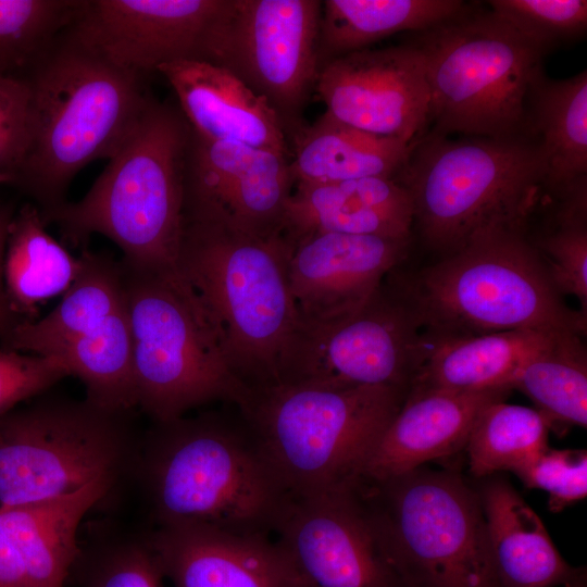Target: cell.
Wrapping results in <instances>:
<instances>
[{"label": "cell", "mask_w": 587, "mask_h": 587, "mask_svg": "<svg viewBox=\"0 0 587 587\" xmlns=\"http://www.w3.org/2000/svg\"><path fill=\"white\" fill-rule=\"evenodd\" d=\"M21 76L33 92L34 135L13 182L45 216L67 202L87 164L115 155L153 98L146 76L114 66L67 27Z\"/></svg>", "instance_id": "cell-2"}, {"label": "cell", "mask_w": 587, "mask_h": 587, "mask_svg": "<svg viewBox=\"0 0 587 587\" xmlns=\"http://www.w3.org/2000/svg\"><path fill=\"white\" fill-rule=\"evenodd\" d=\"M409 43L425 60L433 134L534 136L527 98L547 53L491 10L470 5L455 17L415 33Z\"/></svg>", "instance_id": "cell-9"}, {"label": "cell", "mask_w": 587, "mask_h": 587, "mask_svg": "<svg viewBox=\"0 0 587 587\" xmlns=\"http://www.w3.org/2000/svg\"><path fill=\"white\" fill-rule=\"evenodd\" d=\"M115 490L103 479L41 501L0 505V532L17 553L32 587H64L76 560L84 516Z\"/></svg>", "instance_id": "cell-24"}, {"label": "cell", "mask_w": 587, "mask_h": 587, "mask_svg": "<svg viewBox=\"0 0 587 587\" xmlns=\"http://www.w3.org/2000/svg\"><path fill=\"white\" fill-rule=\"evenodd\" d=\"M514 474L526 487L547 491L552 512H560L587 495L585 450H555L548 447Z\"/></svg>", "instance_id": "cell-38"}, {"label": "cell", "mask_w": 587, "mask_h": 587, "mask_svg": "<svg viewBox=\"0 0 587 587\" xmlns=\"http://www.w3.org/2000/svg\"><path fill=\"white\" fill-rule=\"evenodd\" d=\"M545 177L534 136L452 140L430 133L412 143L395 179L412 197L422 238L445 257L480 234L525 228Z\"/></svg>", "instance_id": "cell-6"}, {"label": "cell", "mask_w": 587, "mask_h": 587, "mask_svg": "<svg viewBox=\"0 0 587 587\" xmlns=\"http://www.w3.org/2000/svg\"><path fill=\"white\" fill-rule=\"evenodd\" d=\"M80 0H0V74L26 71L72 23Z\"/></svg>", "instance_id": "cell-36"}, {"label": "cell", "mask_w": 587, "mask_h": 587, "mask_svg": "<svg viewBox=\"0 0 587 587\" xmlns=\"http://www.w3.org/2000/svg\"><path fill=\"white\" fill-rule=\"evenodd\" d=\"M315 92L334 118L407 143L420 139L429 122L425 60L411 43L366 48L327 62Z\"/></svg>", "instance_id": "cell-17"}, {"label": "cell", "mask_w": 587, "mask_h": 587, "mask_svg": "<svg viewBox=\"0 0 587 587\" xmlns=\"http://www.w3.org/2000/svg\"><path fill=\"white\" fill-rule=\"evenodd\" d=\"M421 325L384 283L355 313L328 325L296 327L278 365L277 384L409 390Z\"/></svg>", "instance_id": "cell-13"}, {"label": "cell", "mask_w": 587, "mask_h": 587, "mask_svg": "<svg viewBox=\"0 0 587 587\" xmlns=\"http://www.w3.org/2000/svg\"><path fill=\"white\" fill-rule=\"evenodd\" d=\"M147 532L162 574L174 587H300L285 551L271 536L201 524Z\"/></svg>", "instance_id": "cell-19"}, {"label": "cell", "mask_w": 587, "mask_h": 587, "mask_svg": "<svg viewBox=\"0 0 587 587\" xmlns=\"http://www.w3.org/2000/svg\"><path fill=\"white\" fill-rule=\"evenodd\" d=\"M296 184L396 177L412 143L358 129L324 112L289 139Z\"/></svg>", "instance_id": "cell-26"}, {"label": "cell", "mask_w": 587, "mask_h": 587, "mask_svg": "<svg viewBox=\"0 0 587 587\" xmlns=\"http://www.w3.org/2000/svg\"><path fill=\"white\" fill-rule=\"evenodd\" d=\"M229 0H80L67 30L114 66L142 76L204 61Z\"/></svg>", "instance_id": "cell-14"}, {"label": "cell", "mask_w": 587, "mask_h": 587, "mask_svg": "<svg viewBox=\"0 0 587 587\" xmlns=\"http://www.w3.org/2000/svg\"><path fill=\"white\" fill-rule=\"evenodd\" d=\"M190 126L180 110L152 99L87 193L41 216L72 245L93 234L123 252V267L178 271Z\"/></svg>", "instance_id": "cell-3"}, {"label": "cell", "mask_w": 587, "mask_h": 587, "mask_svg": "<svg viewBox=\"0 0 587 587\" xmlns=\"http://www.w3.org/2000/svg\"><path fill=\"white\" fill-rule=\"evenodd\" d=\"M0 587H32L17 553L1 532Z\"/></svg>", "instance_id": "cell-41"}, {"label": "cell", "mask_w": 587, "mask_h": 587, "mask_svg": "<svg viewBox=\"0 0 587 587\" xmlns=\"http://www.w3.org/2000/svg\"><path fill=\"white\" fill-rule=\"evenodd\" d=\"M274 535L300 587H405L386 560L352 485L290 497Z\"/></svg>", "instance_id": "cell-15"}, {"label": "cell", "mask_w": 587, "mask_h": 587, "mask_svg": "<svg viewBox=\"0 0 587 587\" xmlns=\"http://www.w3.org/2000/svg\"><path fill=\"white\" fill-rule=\"evenodd\" d=\"M510 390L453 391L409 388L363 466L362 478L380 480L421 467L465 447L472 426L489 403Z\"/></svg>", "instance_id": "cell-20"}, {"label": "cell", "mask_w": 587, "mask_h": 587, "mask_svg": "<svg viewBox=\"0 0 587 587\" xmlns=\"http://www.w3.org/2000/svg\"><path fill=\"white\" fill-rule=\"evenodd\" d=\"M352 489L405 587H501L479 496L458 475L417 467Z\"/></svg>", "instance_id": "cell-8"}, {"label": "cell", "mask_w": 587, "mask_h": 587, "mask_svg": "<svg viewBox=\"0 0 587 587\" xmlns=\"http://www.w3.org/2000/svg\"><path fill=\"white\" fill-rule=\"evenodd\" d=\"M491 561L501 587L565 585L579 570L562 558L541 519L505 480L480 495Z\"/></svg>", "instance_id": "cell-25"}, {"label": "cell", "mask_w": 587, "mask_h": 587, "mask_svg": "<svg viewBox=\"0 0 587 587\" xmlns=\"http://www.w3.org/2000/svg\"><path fill=\"white\" fill-rule=\"evenodd\" d=\"M321 11L319 0H229L208 40L203 62L264 98L288 141L305 125L302 113L315 91Z\"/></svg>", "instance_id": "cell-12"}, {"label": "cell", "mask_w": 587, "mask_h": 587, "mask_svg": "<svg viewBox=\"0 0 587 587\" xmlns=\"http://www.w3.org/2000/svg\"><path fill=\"white\" fill-rule=\"evenodd\" d=\"M551 427L536 410L498 400L486 405L469 434L470 470L476 477L515 473L547 449Z\"/></svg>", "instance_id": "cell-33"}, {"label": "cell", "mask_w": 587, "mask_h": 587, "mask_svg": "<svg viewBox=\"0 0 587 587\" xmlns=\"http://www.w3.org/2000/svg\"><path fill=\"white\" fill-rule=\"evenodd\" d=\"M413 214L409 190L394 177L295 184L283 236L289 245L321 233L410 239Z\"/></svg>", "instance_id": "cell-22"}, {"label": "cell", "mask_w": 587, "mask_h": 587, "mask_svg": "<svg viewBox=\"0 0 587 587\" xmlns=\"http://www.w3.org/2000/svg\"><path fill=\"white\" fill-rule=\"evenodd\" d=\"M295 184L290 157L208 140L190 128L184 213L260 237L279 236Z\"/></svg>", "instance_id": "cell-16"}, {"label": "cell", "mask_w": 587, "mask_h": 587, "mask_svg": "<svg viewBox=\"0 0 587 587\" xmlns=\"http://www.w3.org/2000/svg\"><path fill=\"white\" fill-rule=\"evenodd\" d=\"M552 196L551 225L532 243L558 292L575 297L587 313V177Z\"/></svg>", "instance_id": "cell-35"}, {"label": "cell", "mask_w": 587, "mask_h": 587, "mask_svg": "<svg viewBox=\"0 0 587 587\" xmlns=\"http://www.w3.org/2000/svg\"><path fill=\"white\" fill-rule=\"evenodd\" d=\"M564 587H586V574L582 570Z\"/></svg>", "instance_id": "cell-43"}, {"label": "cell", "mask_w": 587, "mask_h": 587, "mask_svg": "<svg viewBox=\"0 0 587 587\" xmlns=\"http://www.w3.org/2000/svg\"><path fill=\"white\" fill-rule=\"evenodd\" d=\"M490 10L546 53L586 33L585 0H491Z\"/></svg>", "instance_id": "cell-37"}, {"label": "cell", "mask_w": 587, "mask_h": 587, "mask_svg": "<svg viewBox=\"0 0 587 587\" xmlns=\"http://www.w3.org/2000/svg\"><path fill=\"white\" fill-rule=\"evenodd\" d=\"M384 284L410 307L425 332L586 333V312L563 301L523 227L480 234L416 278L391 270Z\"/></svg>", "instance_id": "cell-4"}, {"label": "cell", "mask_w": 587, "mask_h": 587, "mask_svg": "<svg viewBox=\"0 0 587 587\" xmlns=\"http://www.w3.org/2000/svg\"><path fill=\"white\" fill-rule=\"evenodd\" d=\"M128 412L48 397L0 416V505L64 496L103 479L126 483L141 436Z\"/></svg>", "instance_id": "cell-11"}, {"label": "cell", "mask_w": 587, "mask_h": 587, "mask_svg": "<svg viewBox=\"0 0 587 587\" xmlns=\"http://www.w3.org/2000/svg\"><path fill=\"white\" fill-rule=\"evenodd\" d=\"M289 243L184 213L177 266L210 315L229 366L248 388L277 384L298 325L287 279Z\"/></svg>", "instance_id": "cell-5"}, {"label": "cell", "mask_w": 587, "mask_h": 587, "mask_svg": "<svg viewBox=\"0 0 587 587\" xmlns=\"http://www.w3.org/2000/svg\"><path fill=\"white\" fill-rule=\"evenodd\" d=\"M12 182L8 175L0 174V183Z\"/></svg>", "instance_id": "cell-44"}, {"label": "cell", "mask_w": 587, "mask_h": 587, "mask_svg": "<svg viewBox=\"0 0 587 587\" xmlns=\"http://www.w3.org/2000/svg\"><path fill=\"white\" fill-rule=\"evenodd\" d=\"M128 480L139 486L152 527L272 536L290 499L237 408L153 423Z\"/></svg>", "instance_id": "cell-1"}, {"label": "cell", "mask_w": 587, "mask_h": 587, "mask_svg": "<svg viewBox=\"0 0 587 587\" xmlns=\"http://www.w3.org/2000/svg\"><path fill=\"white\" fill-rule=\"evenodd\" d=\"M11 221V214L4 209H0V336L5 341L16 325L12 321V310L9 305L3 285V261Z\"/></svg>", "instance_id": "cell-42"}, {"label": "cell", "mask_w": 587, "mask_h": 587, "mask_svg": "<svg viewBox=\"0 0 587 587\" xmlns=\"http://www.w3.org/2000/svg\"><path fill=\"white\" fill-rule=\"evenodd\" d=\"M121 268L136 407L157 423L214 401L239 405L249 389L233 373L210 315L180 272Z\"/></svg>", "instance_id": "cell-10"}, {"label": "cell", "mask_w": 587, "mask_h": 587, "mask_svg": "<svg viewBox=\"0 0 587 587\" xmlns=\"http://www.w3.org/2000/svg\"><path fill=\"white\" fill-rule=\"evenodd\" d=\"M34 135V103L23 76L0 74V174L14 180Z\"/></svg>", "instance_id": "cell-39"}, {"label": "cell", "mask_w": 587, "mask_h": 587, "mask_svg": "<svg viewBox=\"0 0 587 587\" xmlns=\"http://www.w3.org/2000/svg\"><path fill=\"white\" fill-rule=\"evenodd\" d=\"M158 73L173 88L196 135L291 155L278 114L228 70L203 61H177Z\"/></svg>", "instance_id": "cell-21"}, {"label": "cell", "mask_w": 587, "mask_h": 587, "mask_svg": "<svg viewBox=\"0 0 587 587\" xmlns=\"http://www.w3.org/2000/svg\"><path fill=\"white\" fill-rule=\"evenodd\" d=\"M51 357L86 387V399L114 412L136 407L133 338L126 302L102 323Z\"/></svg>", "instance_id": "cell-31"}, {"label": "cell", "mask_w": 587, "mask_h": 587, "mask_svg": "<svg viewBox=\"0 0 587 587\" xmlns=\"http://www.w3.org/2000/svg\"><path fill=\"white\" fill-rule=\"evenodd\" d=\"M469 8L460 0L322 1L317 37L320 66L366 49L387 36L429 29Z\"/></svg>", "instance_id": "cell-29"}, {"label": "cell", "mask_w": 587, "mask_h": 587, "mask_svg": "<svg viewBox=\"0 0 587 587\" xmlns=\"http://www.w3.org/2000/svg\"><path fill=\"white\" fill-rule=\"evenodd\" d=\"M510 330L484 335L421 333L409 388L453 391L511 389L520 366L555 335Z\"/></svg>", "instance_id": "cell-23"}, {"label": "cell", "mask_w": 587, "mask_h": 587, "mask_svg": "<svg viewBox=\"0 0 587 587\" xmlns=\"http://www.w3.org/2000/svg\"><path fill=\"white\" fill-rule=\"evenodd\" d=\"M70 576L77 587H164L147 530L99 524L79 542Z\"/></svg>", "instance_id": "cell-34"}, {"label": "cell", "mask_w": 587, "mask_h": 587, "mask_svg": "<svg viewBox=\"0 0 587 587\" xmlns=\"http://www.w3.org/2000/svg\"><path fill=\"white\" fill-rule=\"evenodd\" d=\"M527 118L532 134L539 136L547 191L587 177L586 70L557 80L542 72L528 93Z\"/></svg>", "instance_id": "cell-28"}, {"label": "cell", "mask_w": 587, "mask_h": 587, "mask_svg": "<svg viewBox=\"0 0 587 587\" xmlns=\"http://www.w3.org/2000/svg\"><path fill=\"white\" fill-rule=\"evenodd\" d=\"M82 260L46 230L35 204L12 218L3 261V283L13 311L33 313L37 305L64 294L76 279Z\"/></svg>", "instance_id": "cell-30"}, {"label": "cell", "mask_w": 587, "mask_h": 587, "mask_svg": "<svg viewBox=\"0 0 587 587\" xmlns=\"http://www.w3.org/2000/svg\"><path fill=\"white\" fill-rule=\"evenodd\" d=\"M80 260V271L57 308L38 321L17 323L7 348L52 355L125 304L120 263L88 250H84Z\"/></svg>", "instance_id": "cell-27"}, {"label": "cell", "mask_w": 587, "mask_h": 587, "mask_svg": "<svg viewBox=\"0 0 587 587\" xmlns=\"http://www.w3.org/2000/svg\"><path fill=\"white\" fill-rule=\"evenodd\" d=\"M407 389L274 384L249 389L236 408L290 497L344 488L398 413Z\"/></svg>", "instance_id": "cell-7"}, {"label": "cell", "mask_w": 587, "mask_h": 587, "mask_svg": "<svg viewBox=\"0 0 587 587\" xmlns=\"http://www.w3.org/2000/svg\"><path fill=\"white\" fill-rule=\"evenodd\" d=\"M410 239L321 233L290 243L287 279L298 327L338 322L363 308L408 255Z\"/></svg>", "instance_id": "cell-18"}, {"label": "cell", "mask_w": 587, "mask_h": 587, "mask_svg": "<svg viewBox=\"0 0 587 587\" xmlns=\"http://www.w3.org/2000/svg\"><path fill=\"white\" fill-rule=\"evenodd\" d=\"M66 376H70L67 369L55 357L0 349V416Z\"/></svg>", "instance_id": "cell-40"}, {"label": "cell", "mask_w": 587, "mask_h": 587, "mask_svg": "<svg viewBox=\"0 0 587 587\" xmlns=\"http://www.w3.org/2000/svg\"><path fill=\"white\" fill-rule=\"evenodd\" d=\"M511 389L526 395L551 429L587 424V353L582 336L561 333L516 371Z\"/></svg>", "instance_id": "cell-32"}]
</instances>
